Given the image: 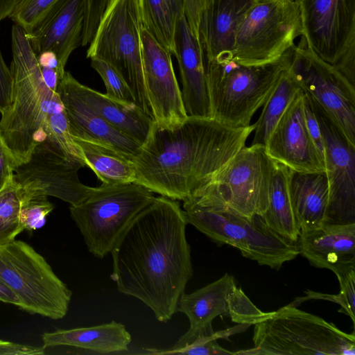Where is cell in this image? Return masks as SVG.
<instances>
[{
  "label": "cell",
  "mask_w": 355,
  "mask_h": 355,
  "mask_svg": "<svg viewBox=\"0 0 355 355\" xmlns=\"http://www.w3.org/2000/svg\"><path fill=\"white\" fill-rule=\"evenodd\" d=\"M184 13L190 29L199 39V25L201 17L212 0H184ZM200 40V39H199Z\"/></svg>",
  "instance_id": "60d3db41"
},
{
  "label": "cell",
  "mask_w": 355,
  "mask_h": 355,
  "mask_svg": "<svg viewBox=\"0 0 355 355\" xmlns=\"http://www.w3.org/2000/svg\"><path fill=\"white\" fill-rule=\"evenodd\" d=\"M0 301L21 307V303L16 295L0 279Z\"/></svg>",
  "instance_id": "ee69618b"
},
{
  "label": "cell",
  "mask_w": 355,
  "mask_h": 355,
  "mask_svg": "<svg viewBox=\"0 0 355 355\" xmlns=\"http://www.w3.org/2000/svg\"><path fill=\"white\" fill-rule=\"evenodd\" d=\"M91 66L102 78L107 96L121 102L135 104L128 86L113 67L98 58L91 59Z\"/></svg>",
  "instance_id": "8d00e7d4"
},
{
  "label": "cell",
  "mask_w": 355,
  "mask_h": 355,
  "mask_svg": "<svg viewBox=\"0 0 355 355\" xmlns=\"http://www.w3.org/2000/svg\"><path fill=\"white\" fill-rule=\"evenodd\" d=\"M273 167L264 145L245 146L209 184L239 214L262 216L268 206Z\"/></svg>",
  "instance_id": "5bb4252c"
},
{
  "label": "cell",
  "mask_w": 355,
  "mask_h": 355,
  "mask_svg": "<svg viewBox=\"0 0 355 355\" xmlns=\"http://www.w3.org/2000/svg\"><path fill=\"white\" fill-rule=\"evenodd\" d=\"M0 279L19 299L21 309L53 320L67 313L71 291L26 242L0 245Z\"/></svg>",
  "instance_id": "9c48e42d"
},
{
  "label": "cell",
  "mask_w": 355,
  "mask_h": 355,
  "mask_svg": "<svg viewBox=\"0 0 355 355\" xmlns=\"http://www.w3.org/2000/svg\"><path fill=\"white\" fill-rule=\"evenodd\" d=\"M45 347L14 343L0 340V355L44 354Z\"/></svg>",
  "instance_id": "7bdbcfd3"
},
{
  "label": "cell",
  "mask_w": 355,
  "mask_h": 355,
  "mask_svg": "<svg viewBox=\"0 0 355 355\" xmlns=\"http://www.w3.org/2000/svg\"><path fill=\"white\" fill-rule=\"evenodd\" d=\"M306 44L355 85V0H297Z\"/></svg>",
  "instance_id": "8fae6325"
},
{
  "label": "cell",
  "mask_w": 355,
  "mask_h": 355,
  "mask_svg": "<svg viewBox=\"0 0 355 355\" xmlns=\"http://www.w3.org/2000/svg\"><path fill=\"white\" fill-rule=\"evenodd\" d=\"M85 166L46 138L26 162L16 167L14 178L24 191L53 196L76 205L94 190L78 178L79 169Z\"/></svg>",
  "instance_id": "9a60e30c"
},
{
  "label": "cell",
  "mask_w": 355,
  "mask_h": 355,
  "mask_svg": "<svg viewBox=\"0 0 355 355\" xmlns=\"http://www.w3.org/2000/svg\"><path fill=\"white\" fill-rule=\"evenodd\" d=\"M300 254L313 266L335 275L355 269V223L329 224L300 230L297 241Z\"/></svg>",
  "instance_id": "ffe728a7"
},
{
  "label": "cell",
  "mask_w": 355,
  "mask_h": 355,
  "mask_svg": "<svg viewBox=\"0 0 355 355\" xmlns=\"http://www.w3.org/2000/svg\"><path fill=\"white\" fill-rule=\"evenodd\" d=\"M61 1L21 0L10 18L29 36Z\"/></svg>",
  "instance_id": "836d02e7"
},
{
  "label": "cell",
  "mask_w": 355,
  "mask_h": 355,
  "mask_svg": "<svg viewBox=\"0 0 355 355\" xmlns=\"http://www.w3.org/2000/svg\"><path fill=\"white\" fill-rule=\"evenodd\" d=\"M11 46L13 96L10 107L1 114L0 135L18 166L46 139L45 119L58 92L45 84L30 42L17 24L12 28Z\"/></svg>",
  "instance_id": "277c9868"
},
{
  "label": "cell",
  "mask_w": 355,
  "mask_h": 355,
  "mask_svg": "<svg viewBox=\"0 0 355 355\" xmlns=\"http://www.w3.org/2000/svg\"><path fill=\"white\" fill-rule=\"evenodd\" d=\"M143 26L172 55L175 35L185 15L184 0H139Z\"/></svg>",
  "instance_id": "f1b7e54d"
},
{
  "label": "cell",
  "mask_w": 355,
  "mask_h": 355,
  "mask_svg": "<svg viewBox=\"0 0 355 355\" xmlns=\"http://www.w3.org/2000/svg\"><path fill=\"white\" fill-rule=\"evenodd\" d=\"M21 189L15 178L0 190V245L23 232L20 220Z\"/></svg>",
  "instance_id": "1f68e13d"
},
{
  "label": "cell",
  "mask_w": 355,
  "mask_h": 355,
  "mask_svg": "<svg viewBox=\"0 0 355 355\" xmlns=\"http://www.w3.org/2000/svg\"><path fill=\"white\" fill-rule=\"evenodd\" d=\"M144 83L153 119L171 127L187 116L174 72L171 52L143 26L141 31Z\"/></svg>",
  "instance_id": "e0dca14e"
},
{
  "label": "cell",
  "mask_w": 355,
  "mask_h": 355,
  "mask_svg": "<svg viewBox=\"0 0 355 355\" xmlns=\"http://www.w3.org/2000/svg\"><path fill=\"white\" fill-rule=\"evenodd\" d=\"M44 347L68 346L97 354L127 351L131 335L124 324L112 321L99 325L57 329L42 336Z\"/></svg>",
  "instance_id": "d4e9b609"
},
{
  "label": "cell",
  "mask_w": 355,
  "mask_h": 355,
  "mask_svg": "<svg viewBox=\"0 0 355 355\" xmlns=\"http://www.w3.org/2000/svg\"><path fill=\"white\" fill-rule=\"evenodd\" d=\"M291 56L292 49L259 65L242 64L232 58L205 60L211 117L234 128L249 126L288 69Z\"/></svg>",
  "instance_id": "5b68a950"
},
{
  "label": "cell",
  "mask_w": 355,
  "mask_h": 355,
  "mask_svg": "<svg viewBox=\"0 0 355 355\" xmlns=\"http://www.w3.org/2000/svg\"><path fill=\"white\" fill-rule=\"evenodd\" d=\"M254 347L241 355H354L355 336L290 304L254 324Z\"/></svg>",
  "instance_id": "8992f818"
},
{
  "label": "cell",
  "mask_w": 355,
  "mask_h": 355,
  "mask_svg": "<svg viewBox=\"0 0 355 355\" xmlns=\"http://www.w3.org/2000/svg\"><path fill=\"white\" fill-rule=\"evenodd\" d=\"M182 207L188 223L259 265L279 270L300 254L297 243L272 231L261 216L250 218L234 210L209 184L183 200Z\"/></svg>",
  "instance_id": "3957f363"
},
{
  "label": "cell",
  "mask_w": 355,
  "mask_h": 355,
  "mask_svg": "<svg viewBox=\"0 0 355 355\" xmlns=\"http://www.w3.org/2000/svg\"><path fill=\"white\" fill-rule=\"evenodd\" d=\"M61 81L112 127L141 146L145 143L154 120L135 104L117 101L85 86L69 71H65Z\"/></svg>",
  "instance_id": "7402d4cb"
},
{
  "label": "cell",
  "mask_w": 355,
  "mask_h": 355,
  "mask_svg": "<svg viewBox=\"0 0 355 355\" xmlns=\"http://www.w3.org/2000/svg\"><path fill=\"white\" fill-rule=\"evenodd\" d=\"M286 69L265 102L257 121L254 123L252 144H266L286 108L300 89Z\"/></svg>",
  "instance_id": "f546056e"
},
{
  "label": "cell",
  "mask_w": 355,
  "mask_h": 355,
  "mask_svg": "<svg viewBox=\"0 0 355 355\" xmlns=\"http://www.w3.org/2000/svg\"><path fill=\"white\" fill-rule=\"evenodd\" d=\"M313 104L324 143L325 173L329 189L325 223H355V145Z\"/></svg>",
  "instance_id": "2e32d148"
},
{
  "label": "cell",
  "mask_w": 355,
  "mask_h": 355,
  "mask_svg": "<svg viewBox=\"0 0 355 355\" xmlns=\"http://www.w3.org/2000/svg\"><path fill=\"white\" fill-rule=\"evenodd\" d=\"M249 324H239L234 327L215 331L212 335L200 336L197 337L189 344L177 349H146L150 354H192V355H219L234 354V352L229 351L221 347L217 339L227 338L234 334L245 331Z\"/></svg>",
  "instance_id": "d6a6232c"
},
{
  "label": "cell",
  "mask_w": 355,
  "mask_h": 355,
  "mask_svg": "<svg viewBox=\"0 0 355 355\" xmlns=\"http://www.w3.org/2000/svg\"><path fill=\"white\" fill-rule=\"evenodd\" d=\"M44 130L46 138L58 146L67 155L86 165L83 154L70 132L66 112L58 94L50 105Z\"/></svg>",
  "instance_id": "4dcf8cb0"
},
{
  "label": "cell",
  "mask_w": 355,
  "mask_h": 355,
  "mask_svg": "<svg viewBox=\"0 0 355 355\" xmlns=\"http://www.w3.org/2000/svg\"><path fill=\"white\" fill-rule=\"evenodd\" d=\"M340 291L339 294L330 295L313 291H306V297L302 299H322L340 305L339 312L349 316L353 324L355 322V272H348L338 279Z\"/></svg>",
  "instance_id": "d590c367"
},
{
  "label": "cell",
  "mask_w": 355,
  "mask_h": 355,
  "mask_svg": "<svg viewBox=\"0 0 355 355\" xmlns=\"http://www.w3.org/2000/svg\"><path fill=\"white\" fill-rule=\"evenodd\" d=\"M15 159L0 135V190L15 178Z\"/></svg>",
  "instance_id": "b9f144b4"
},
{
  "label": "cell",
  "mask_w": 355,
  "mask_h": 355,
  "mask_svg": "<svg viewBox=\"0 0 355 355\" xmlns=\"http://www.w3.org/2000/svg\"><path fill=\"white\" fill-rule=\"evenodd\" d=\"M21 1V0H0V21L10 17Z\"/></svg>",
  "instance_id": "f6af8a7d"
},
{
  "label": "cell",
  "mask_w": 355,
  "mask_h": 355,
  "mask_svg": "<svg viewBox=\"0 0 355 355\" xmlns=\"http://www.w3.org/2000/svg\"><path fill=\"white\" fill-rule=\"evenodd\" d=\"M84 0H62L37 30L27 36L35 55L54 52L64 67L71 53L82 44Z\"/></svg>",
  "instance_id": "44dd1931"
},
{
  "label": "cell",
  "mask_w": 355,
  "mask_h": 355,
  "mask_svg": "<svg viewBox=\"0 0 355 355\" xmlns=\"http://www.w3.org/2000/svg\"><path fill=\"white\" fill-rule=\"evenodd\" d=\"M174 42L173 55L179 66L186 112L191 116L211 117L203 49L191 31L185 15L178 21Z\"/></svg>",
  "instance_id": "d6986e66"
},
{
  "label": "cell",
  "mask_w": 355,
  "mask_h": 355,
  "mask_svg": "<svg viewBox=\"0 0 355 355\" xmlns=\"http://www.w3.org/2000/svg\"><path fill=\"white\" fill-rule=\"evenodd\" d=\"M178 311L187 316L189 327L171 349L184 347L198 336L214 334L212 322L218 316L230 317L234 322L251 326L265 315L227 273L193 293L184 292L178 302Z\"/></svg>",
  "instance_id": "4fadbf2b"
},
{
  "label": "cell",
  "mask_w": 355,
  "mask_h": 355,
  "mask_svg": "<svg viewBox=\"0 0 355 355\" xmlns=\"http://www.w3.org/2000/svg\"><path fill=\"white\" fill-rule=\"evenodd\" d=\"M155 198L135 183L103 184L80 203L71 205V217L90 253L103 259L135 216Z\"/></svg>",
  "instance_id": "ba28073f"
},
{
  "label": "cell",
  "mask_w": 355,
  "mask_h": 355,
  "mask_svg": "<svg viewBox=\"0 0 355 355\" xmlns=\"http://www.w3.org/2000/svg\"><path fill=\"white\" fill-rule=\"evenodd\" d=\"M302 33L297 0L255 3L238 26L232 58L245 65L273 62L291 49Z\"/></svg>",
  "instance_id": "30bf717a"
},
{
  "label": "cell",
  "mask_w": 355,
  "mask_h": 355,
  "mask_svg": "<svg viewBox=\"0 0 355 355\" xmlns=\"http://www.w3.org/2000/svg\"><path fill=\"white\" fill-rule=\"evenodd\" d=\"M254 3L253 0H212L199 25L206 61L232 58L238 26Z\"/></svg>",
  "instance_id": "cb8c5ba5"
},
{
  "label": "cell",
  "mask_w": 355,
  "mask_h": 355,
  "mask_svg": "<svg viewBox=\"0 0 355 355\" xmlns=\"http://www.w3.org/2000/svg\"><path fill=\"white\" fill-rule=\"evenodd\" d=\"M304 117L309 135L325 164L324 143L320 123L318 122L313 104L311 99L304 94Z\"/></svg>",
  "instance_id": "f35d334b"
},
{
  "label": "cell",
  "mask_w": 355,
  "mask_h": 355,
  "mask_svg": "<svg viewBox=\"0 0 355 355\" xmlns=\"http://www.w3.org/2000/svg\"><path fill=\"white\" fill-rule=\"evenodd\" d=\"M142 27L139 0H109L87 58L102 60L113 67L128 86L135 105L153 118L143 73Z\"/></svg>",
  "instance_id": "52a82bcc"
},
{
  "label": "cell",
  "mask_w": 355,
  "mask_h": 355,
  "mask_svg": "<svg viewBox=\"0 0 355 355\" xmlns=\"http://www.w3.org/2000/svg\"><path fill=\"white\" fill-rule=\"evenodd\" d=\"M290 196L300 230L325 223L329 189L325 172L300 173L291 170Z\"/></svg>",
  "instance_id": "484cf974"
},
{
  "label": "cell",
  "mask_w": 355,
  "mask_h": 355,
  "mask_svg": "<svg viewBox=\"0 0 355 355\" xmlns=\"http://www.w3.org/2000/svg\"><path fill=\"white\" fill-rule=\"evenodd\" d=\"M188 224L178 200L160 196L132 220L110 254L119 293L141 301L167 322L193 275Z\"/></svg>",
  "instance_id": "6da1fadb"
},
{
  "label": "cell",
  "mask_w": 355,
  "mask_h": 355,
  "mask_svg": "<svg viewBox=\"0 0 355 355\" xmlns=\"http://www.w3.org/2000/svg\"><path fill=\"white\" fill-rule=\"evenodd\" d=\"M57 92L64 105L73 138L105 145L134 159L136 157L141 145L112 127L62 81Z\"/></svg>",
  "instance_id": "603a6c76"
},
{
  "label": "cell",
  "mask_w": 355,
  "mask_h": 355,
  "mask_svg": "<svg viewBox=\"0 0 355 355\" xmlns=\"http://www.w3.org/2000/svg\"><path fill=\"white\" fill-rule=\"evenodd\" d=\"M14 89V79L6 64L0 51V113L4 114L10 107Z\"/></svg>",
  "instance_id": "ab89813d"
},
{
  "label": "cell",
  "mask_w": 355,
  "mask_h": 355,
  "mask_svg": "<svg viewBox=\"0 0 355 355\" xmlns=\"http://www.w3.org/2000/svg\"><path fill=\"white\" fill-rule=\"evenodd\" d=\"M108 1L109 0H84L82 46H87L91 42Z\"/></svg>",
  "instance_id": "74e56055"
},
{
  "label": "cell",
  "mask_w": 355,
  "mask_h": 355,
  "mask_svg": "<svg viewBox=\"0 0 355 355\" xmlns=\"http://www.w3.org/2000/svg\"><path fill=\"white\" fill-rule=\"evenodd\" d=\"M304 93L300 89L268 137L269 157L300 173L325 172V164L308 131L304 110Z\"/></svg>",
  "instance_id": "ac0fdd59"
},
{
  "label": "cell",
  "mask_w": 355,
  "mask_h": 355,
  "mask_svg": "<svg viewBox=\"0 0 355 355\" xmlns=\"http://www.w3.org/2000/svg\"><path fill=\"white\" fill-rule=\"evenodd\" d=\"M21 193V224L23 230L31 232L42 228L45 225L46 216L53 211L54 207L49 201L47 196L22 190Z\"/></svg>",
  "instance_id": "e575fe53"
},
{
  "label": "cell",
  "mask_w": 355,
  "mask_h": 355,
  "mask_svg": "<svg viewBox=\"0 0 355 355\" xmlns=\"http://www.w3.org/2000/svg\"><path fill=\"white\" fill-rule=\"evenodd\" d=\"M256 3H265V2H269L276 0H253Z\"/></svg>",
  "instance_id": "bcb514c9"
},
{
  "label": "cell",
  "mask_w": 355,
  "mask_h": 355,
  "mask_svg": "<svg viewBox=\"0 0 355 355\" xmlns=\"http://www.w3.org/2000/svg\"><path fill=\"white\" fill-rule=\"evenodd\" d=\"M254 129V124L234 128L211 117L188 116L171 127L154 121L134 159L135 183L183 201L214 180Z\"/></svg>",
  "instance_id": "7a4b0ae2"
},
{
  "label": "cell",
  "mask_w": 355,
  "mask_h": 355,
  "mask_svg": "<svg viewBox=\"0 0 355 355\" xmlns=\"http://www.w3.org/2000/svg\"><path fill=\"white\" fill-rule=\"evenodd\" d=\"M86 166L103 184L130 183L136 180L134 158L100 144L73 138Z\"/></svg>",
  "instance_id": "83f0119b"
},
{
  "label": "cell",
  "mask_w": 355,
  "mask_h": 355,
  "mask_svg": "<svg viewBox=\"0 0 355 355\" xmlns=\"http://www.w3.org/2000/svg\"><path fill=\"white\" fill-rule=\"evenodd\" d=\"M291 169L274 161L268 192V206L261 216L266 224L283 239L296 243L300 234L290 196Z\"/></svg>",
  "instance_id": "4316f807"
},
{
  "label": "cell",
  "mask_w": 355,
  "mask_h": 355,
  "mask_svg": "<svg viewBox=\"0 0 355 355\" xmlns=\"http://www.w3.org/2000/svg\"><path fill=\"white\" fill-rule=\"evenodd\" d=\"M287 70L304 94L355 145V85L315 55L303 37L300 45L292 48Z\"/></svg>",
  "instance_id": "7c38bea8"
}]
</instances>
